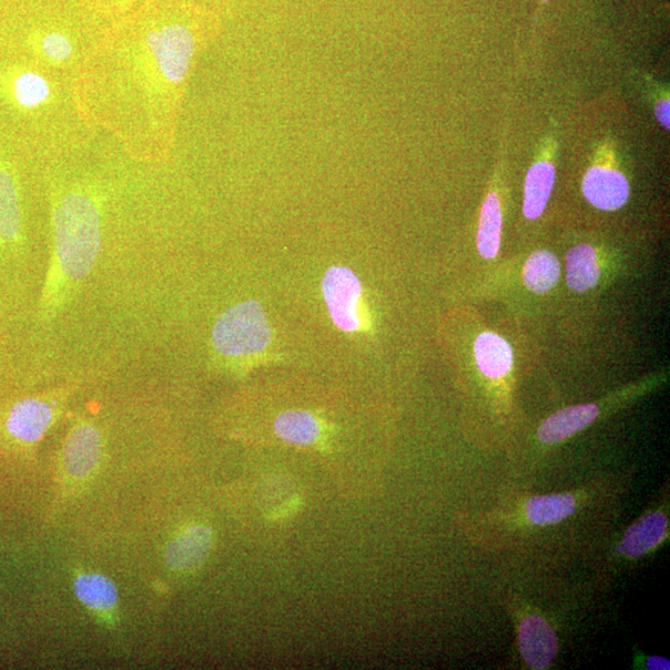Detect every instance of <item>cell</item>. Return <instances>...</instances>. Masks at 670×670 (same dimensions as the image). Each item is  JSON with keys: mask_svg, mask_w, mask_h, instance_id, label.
Listing matches in <instances>:
<instances>
[{"mask_svg": "<svg viewBox=\"0 0 670 670\" xmlns=\"http://www.w3.org/2000/svg\"><path fill=\"white\" fill-rule=\"evenodd\" d=\"M217 25L188 0H146L112 22L76 81L87 124L111 132L130 157H165L190 71Z\"/></svg>", "mask_w": 670, "mask_h": 670, "instance_id": "obj_1", "label": "cell"}, {"mask_svg": "<svg viewBox=\"0 0 670 670\" xmlns=\"http://www.w3.org/2000/svg\"><path fill=\"white\" fill-rule=\"evenodd\" d=\"M56 270L69 282L84 280L93 270L103 241V218L95 196L70 189L53 211Z\"/></svg>", "mask_w": 670, "mask_h": 670, "instance_id": "obj_2", "label": "cell"}, {"mask_svg": "<svg viewBox=\"0 0 670 670\" xmlns=\"http://www.w3.org/2000/svg\"><path fill=\"white\" fill-rule=\"evenodd\" d=\"M212 345L228 358L255 355L269 347L271 328L261 304L248 301L221 314L212 329Z\"/></svg>", "mask_w": 670, "mask_h": 670, "instance_id": "obj_3", "label": "cell"}, {"mask_svg": "<svg viewBox=\"0 0 670 670\" xmlns=\"http://www.w3.org/2000/svg\"><path fill=\"white\" fill-rule=\"evenodd\" d=\"M324 300L335 326L348 333L362 327V283L355 273L343 266L329 269L322 281Z\"/></svg>", "mask_w": 670, "mask_h": 670, "instance_id": "obj_4", "label": "cell"}, {"mask_svg": "<svg viewBox=\"0 0 670 670\" xmlns=\"http://www.w3.org/2000/svg\"><path fill=\"white\" fill-rule=\"evenodd\" d=\"M103 457V439L95 426L80 423L70 432L63 454L66 479L75 484H85L98 470Z\"/></svg>", "mask_w": 670, "mask_h": 670, "instance_id": "obj_5", "label": "cell"}, {"mask_svg": "<svg viewBox=\"0 0 670 670\" xmlns=\"http://www.w3.org/2000/svg\"><path fill=\"white\" fill-rule=\"evenodd\" d=\"M52 404L38 398H28L15 402L9 409L4 420V430L10 439L20 444H34L54 422Z\"/></svg>", "mask_w": 670, "mask_h": 670, "instance_id": "obj_6", "label": "cell"}, {"mask_svg": "<svg viewBox=\"0 0 670 670\" xmlns=\"http://www.w3.org/2000/svg\"><path fill=\"white\" fill-rule=\"evenodd\" d=\"M523 661L534 670L549 668L557 656L558 642L549 622L540 615L525 616L517 629Z\"/></svg>", "mask_w": 670, "mask_h": 670, "instance_id": "obj_7", "label": "cell"}, {"mask_svg": "<svg viewBox=\"0 0 670 670\" xmlns=\"http://www.w3.org/2000/svg\"><path fill=\"white\" fill-rule=\"evenodd\" d=\"M212 546V531L207 525L186 527L169 542L166 563L178 573H191L205 564Z\"/></svg>", "mask_w": 670, "mask_h": 670, "instance_id": "obj_8", "label": "cell"}, {"mask_svg": "<svg viewBox=\"0 0 670 670\" xmlns=\"http://www.w3.org/2000/svg\"><path fill=\"white\" fill-rule=\"evenodd\" d=\"M668 533V515L661 510L649 512L628 527L616 552L627 558L646 556L666 542Z\"/></svg>", "mask_w": 670, "mask_h": 670, "instance_id": "obj_9", "label": "cell"}, {"mask_svg": "<svg viewBox=\"0 0 670 670\" xmlns=\"http://www.w3.org/2000/svg\"><path fill=\"white\" fill-rule=\"evenodd\" d=\"M585 198L597 209L614 211L622 208L629 197V186L621 172L604 167H594L583 181Z\"/></svg>", "mask_w": 670, "mask_h": 670, "instance_id": "obj_10", "label": "cell"}, {"mask_svg": "<svg viewBox=\"0 0 670 670\" xmlns=\"http://www.w3.org/2000/svg\"><path fill=\"white\" fill-rule=\"evenodd\" d=\"M75 595L91 613L114 624L117 615L118 592L114 582L96 573L81 574L75 578Z\"/></svg>", "mask_w": 670, "mask_h": 670, "instance_id": "obj_11", "label": "cell"}, {"mask_svg": "<svg viewBox=\"0 0 670 670\" xmlns=\"http://www.w3.org/2000/svg\"><path fill=\"white\" fill-rule=\"evenodd\" d=\"M600 415L596 404L577 405L555 412L537 430V438L545 444H553L570 439L583 431Z\"/></svg>", "mask_w": 670, "mask_h": 670, "instance_id": "obj_12", "label": "cell"}, {"mask_svg": "<svg viewBox=\"0 0 670 670\" xmlns=\"http://www.w3.org/2000/svg\"><path fill=\"white\" fill-rule=\"evenodd\" d=\"M580 502L576 492L536 495L525 502L522 515L535 526L556 525L573 516Z\"/></svg>", "mask_w": 670, "mask_h": 670, "instance_id": "obj_13", "label": "cell"}, {"mask_svg": "<svg viewBox=\"0 0 670 670\" xmlns=\"http://www.w3.org/2000/svg\"><path fill=\"white\" fill-rule=\"evenodd\" d=\"M474 355L479 369L484 377L490 379L505 377L513 367L511 345L495 333H482L475 339Z\"/></svg>", "mask_w": 670, "mask_h": 670, "instance_id": "obj_14", "label": "cell"}, {"mask_svg": "<svg viewBox=\"0 0 670 670\" xmlns=\"http://www.w3.org/2000/svg\"><path fill=\"white\" fill-rule=\"evenodd\" d=\"M22 233V211L12 171L0 167V245H13Z\"/></svg>", "mask_w": 670, "mask_h": 670, "instance_id": "obj_15", "label": "cell"}, {"mask_svg": "<svg viewBox=\"0 0 670 670\" xmlns=\"http://www.w3.org/2000/svg\"><path fill=\"white\" fill-rule=\"evenodd\" d=\"M555 182V168L551 164L534 165L527 171L524 188V216L535 220L540 218L549 201Z\"/></svg>", "mask_w": 670, "mask_h": 670, "instance_id": "obj_16", "label": "cell"}, {"mask_svg": "<svg viewBox=\"0 0 670 670\" xmlns=\"http://www.w3.org/2000/svg\"><path fill=\"white\" fill-rule=\"evenodd\" d=\"M601 276L597 253L590 245H578L567 252V286L576 292H586L596 286Z\"/></svg>", "mask_w": 670, "mask_h": 670, "instance_id": "obj_17", "label": "cell"}, {"mask_svg": "<svg viewBox=\"0 0 670 670\" xmlns=\"http://www.w3.org/2000/svg\"><path fill=\"white\" fill-rule=\"evenodd\" d=\"M561 279V262L553 252L541 250L527 259L523 270V281L527 289L537 294L549 292Z\"/></svg>", "mask_w": 670, "mask_h": 670, "instance_id": "obj_18", "label": "cell"}, {"mask_svg": "<svg viewBox=\"0 0 670 670\" xmlns=\"http://www.w3.org/2000/svg\"><path fill=\"white\" fill-rule=\"evenodd\" d=\"M502 232V210L499 197L492 195L485 199L477 235V245L481 257L492 260L499 255Z\"/></svg>", "mask_w": 670, "mask_h": 670, "instance_id": "obj_19", "label": "cell"}, {"mask_svg": "<svg viewBox=\"0 0 670 670\" xmlns=\"http://www.w3.org/2000/svg\"><path fill=\"white\" fill-rule=\"evenodd\" d=\"M279 438L294 444H311L320 438L321 426L313 415L289 411L279 416L275 423Z\"/></svg>", "mask_w": 670, "mask_h": 670, "instance_id": "obj_20", "label": "cell"}, {"mask_svg": "<svg viewBox=\"0 0 670 670\" xmlns=\"http://www.w3.org/2000/svg\"><path fill=\"white\" fill-rule=\"evenodd\" d=\"M146 0H85V3L108 23L132 12Z\"/></svg>", "mask_w": 670, "mask_h": 670, "instance_id": "obj_21", "label": "cell"}, {"mask_svg": "<svg viewBox=\"0 0 670 670\" xmlns=\"http://www.w3.org/2000/svg\"><path fill=\"white\" fill-rule=\"evenodd\" d=\"M656 117L661 125L669 129V100H663L656 106Z\"/></svg>", "mask_w": 670, "mask_h": 670, "instance_id": "obj_22", "label": "cell"}, {"mask_svg": "<svg viewBox=\"0 0 670 670\" xmlns=\"http://www.w3.org/2000/svg\"><path fill=\"white\" fill-rule=\"evenodd\" d=\"M646 668L649 670H669L670 662L667 658L652 656L647 658Z\"/></svg>", "mask_w": 670, "mask_h": 670, "instance_id": "obj_23", "label": "cell"}, {"mask_svg": "<svg viewBox=\"0 0 670 670\" xmlns=\"http://www.w3.org/2000/svg\"><path fill=\"white\" fill-rule=\"evenodd\" d=\"M188 2H189V0H188Z\"/></svg>", "mask_w": 670, "mask_h": 670, "instance_id": "obj_24", "label": "cell"}]
</instances>
